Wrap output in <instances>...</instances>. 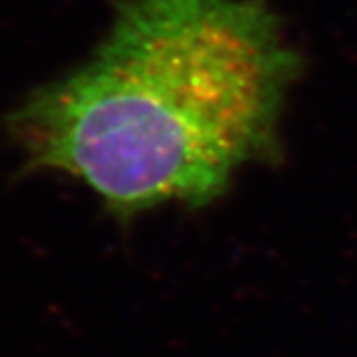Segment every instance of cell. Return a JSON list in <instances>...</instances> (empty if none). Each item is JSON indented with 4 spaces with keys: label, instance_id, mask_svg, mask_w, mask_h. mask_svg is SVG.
Listing matches in <instances>:
<instances>
[{
    "label": "cell",
    "instance_id": "obj_1",
    "mask_svg": "<svg viewBox=\"0 0 357 357\" xmlns=\"http://www.w3.org/2000/svg\"><path fill=\"white\" fill-rule=\"evenodd\" d=\"M300 56L266 0H119L82 68L8 117L28 173H62L129 225L203 208L274 159Z\"/></svg>",
    "mask_w": 357,
    "mask_h": 357
}]
</instances>
